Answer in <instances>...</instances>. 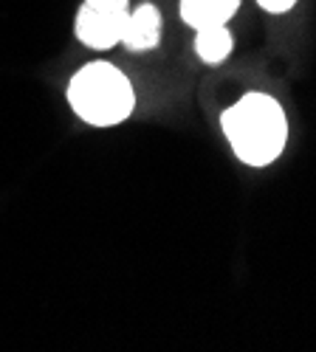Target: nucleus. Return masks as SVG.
<instances>
[{
    "instance_id": "0eeeda50",
    "label": "nucleus",
    "mask_w": 316,
    "mask_h": 352,
    "mask_svg": "<svg viewBox=\"0 0 316 352\" xmlns=\"http://www.w3.org/2000/svg\"><path fill=\"white\" fill-rule=\"evenodd\" d=\"M299 3V0H257V6H260L263 12L268 14H285L288 9H294Z\"/></svg>"
},
{
    "instance_id": "f257e3e1",
    "label": "nucleus",
    "mask_w": 316,
    "mask_h": 352,
    "mask_svg": "<svg viewBox=\"0 0 316 352\" xmlns=\"http://www.w3.org/2000/svg\"><path fill=\"white\" fill-rule=\"evenodd\" d=\"M220 127L238 161L254 169L274 164L288 141V119L268 94H246L238 104L223 110Z\"/></svg>"
},
{
    "instance_id": "39448f33",
    "label": "nucleus",
    "mask_w": 316,
    "mask_h": 352,
    "mask_svg": "<svg viewBox=\"0 0 316 352\" xmlns=\"http://www.w3.org/2000/svg\"><path fill=\"white\" fill-rule=\"evenodd\" d=\"M240 9V0H181V20L187 25L198 28H215V25H229Z\"/></svg>"
},
{
    "instance_id": "423d86ee",
    "label": "nucleus",
    "mask_w": 316,
    "mask_h": 352,
    "mask_svg": "<svg viewBox=\"0 0 316 352\" xmlns=\"http://www.w3.org/2000/svg\"><path fill=\"white\" fill-rule=\"evenodd\" d=\"M235 48V37L226 25L215 28H198L195 34V54L200 56V63L207 65H220L229 60V54Z\"/></svg>"
},
{
    "instance_id": "f03ea898",
    "label": "nucleus",
    "mask_w": 316,
    "mask_h": 352,
    "mask_svg": "<svg viewBox=\"0 0 316 352\" xmlns=\"http://www.w3.org/2000/svg\"><path fill=\"white\" fill-rule=\"evenodd\" d=\"M68 104L85 124L116 127L136 107L130 79L110 63H88L71 76Z\"/></svg>"
},
{
    "instance_id": "7ed1b4c3",
    "label": "nucleus",
    "mask_w": 316,
    "mask_h": 352,
    "mask_svg": "<svg viewBox=\"0 0 316 352\" xmlns=\"http://www.w3.org/2000/svg\"><path fill=\"white\" fill-rule=\"evenodd\" d=\"M130 17V0H82L74 32L82 45L94 51H110L122 43Z\"/></svg>"
},
{
    "instance_id": "20e7f679",
    "label": "nucleus",
    "mask_w": 316,
    "mask_h": 352,
    "mask_svg": "<svg viewBox=\"0 0 316 352\" xmlns=\"http://www.w3.org/2000/svg\"><path fill=\"white\" fill-rule=\"evenodd\" d=\"M161 12L153 3H138L136 9H130L127 25H125V34L122 43L130 54H141V51H153L161 43Z\"/></svg>"
}]
</instances>
